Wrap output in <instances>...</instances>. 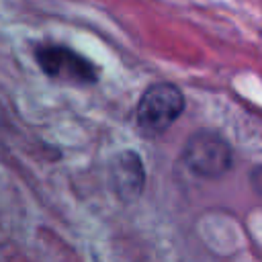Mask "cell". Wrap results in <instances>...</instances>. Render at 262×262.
<instances>
[{"instance_id": "6da1fadb", "label": "cell", "mask_w": 262, "mask_h": 262, "mask_svg": "<svg viewBox=\"0 0 262 262\" xmlns=\"http://www.w3.org/2000/svg\"><path fill=\"white\" fill-rule=\"evenodd\" d=\"M184 111V92L174 82H154L141 92L133 111V119L141 137L156 139L162 137L182 117Z\"/></svg>"}, {"instance_id": "7a4b0ae2", "label": "cell", "mask_w": 262, "mask_h": 262, "mask_svg": "<svg viewBox=\"0 0 262 262\" xmlns=\"http://www.w3.org/2000/svg\"><path fill=\"white\" fill-rule=\"evenodd\" d=\"M33 57L39 70L55 82L88 88L96 86L100 80V66L90 57L76 51L74 47L57 41H43L33 47Z\"/></svg>"}, {"instance_id": "3957f363", "label": "cell", "mask_w": 262, "mask_h": 262, "mask_svg": "<svg viewBox=\"0 0 262 262\" xmlns=\"http://www.w3.org/2000/svg\"><path fill=\"white\" fill-rule=\"evenodd\" d=\"M233 160L235 156L229 139L207 127L192 131L180 149V162L184 168L205 180L223 178L233 168Z\"/></svg>"}, {"instance_id": "277c9868", "label": "cell", "mask_w": 262, "mask_h": 262, "mask_svg": "<svg viewBox=\"0 0 262 262\" xmlns=\"http://www.w3.org/2000/svg\"><path fill=\"white\" fill-rule=\"evenodd\" d=\"M145 166L137 151L123 149L111 162V186L123 203H133L145 188Z\"/></svg>"}, {"instance_id": "5b68a950", "label": "cell", "mask_w": 262, "mask_h": 262, "mask_svg": "<svg viewBox=\"0 0 262 262\" xmlns=\"http://www.w3.org/2000/svg\"><path fill=\"white\" fill-rule=\"evenodd\" d=\"M250 186L258 196H262V164H258L250 170Z\"/></svg>"}]
</instances>
